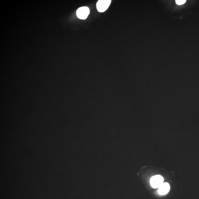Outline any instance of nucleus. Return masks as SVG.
Wrapping results in <instances>:
<instances>
[{
	"label": "nucleus",
	"instance_id": "nucleus-1",
	"mask_svg": "<svg viewBox=\"0 0 199 199\" xmlns=\"http://www.w3.org/2000/svg\"><path fill=\"white\" fill-rule=\"evenodd\" d=\"M163 177L159 175H156L152 177L150 181L151 186L154 189L159 188V187L163 183Z\"/></svg>",
	"mask_w": 199,
	"mask_h": 199
},
{
	"label": "nucleus",
	"instance_id": "nucleus-3",
	"mask_svg": "<svg viewBox=\"0 0 199 199\" xmlns=\"http://www.w3.org/2000/svg\"><path fill=\"white\" fill-rule=\"evenodd\" d=\"M90 13V10L87 7L79 8L76 11V15L80 19L84 20L87 17Z\"/></svg>",
	"mask_w": 199,
	"mask_h": 199
},
{
	"label": "nucleus",
	"instance_id": "nucleus-2",
	"mask_svg": "<svg viewBox=\"0 0 199 199\" xmlns=\"http://www.w3.org/2000/svg\"><path fill=\"white\" fill-rule=\"evenodd\" d=\"M111 0H99L96 4L97 10L100 12H103L108 9L111 3Z\"/></svg>",
	"mask_w": 199,
	"mask_h": 199
},
{
	"label": "nucleus",
	"instance_id": "nucleus-4",
	"mask_svg": "<svg viewBox=\"0 0 199 199\" xmlns=\"http://www.w3.org/2000/svg\"><path fill=\"white\" fill-rule=\"evenodd\" d=\"M170 190V186L169 184L167 182L163 183L159 187L158 189V194L161 195L168 194Z\"/></svg>",
	"mask_w": 199,
	"mask_h": 199
},
{
	"label": "nucleus",
	"instance_id": "nucleus-5",
	"mask_svg": "<svg viewBox=\"0 0 199 199\" xmlns=\"http://www.w3.org/2000/svg\"><path fill=\"white\" fill-rule=\"evenodd\" d=\"M186 2V0H176V2L178 5H182L184 4Z\"/></svg>",
	"mask_w": 199,
	"mask_h": 199
}]
</instances>
